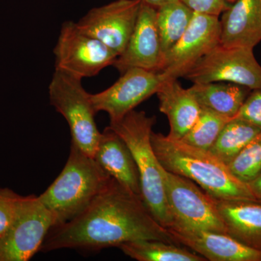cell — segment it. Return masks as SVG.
<instances>
[{"mask_svg":"<svg viewBox=\"0 0 261 261\" xmlns=\"http://www.w3.org/2000/svg\"><path fill=\"white\" fill-rule=\"evenodd\" d=\"M151 141L163 168L192 180L216 200H256L248 185L210 150L154 132Z\"/></svg>","mask_w":261,"mask_h":261,"instance_id":"obj_2","label":"cell"},{"mask_svg":"<svg viewBox=\"0 0 261 261\" xmlns=\"http://www.w3.org/2000/svg\"><path fill=\"white\" fill-rule=\"evenodd\" d=\"M127 256L138 261H205L198 253L180 245L162 240H144L122 244L118 247Z\"/></svg>","mask_w":261,"mask_h":261,"instance_id":"obj_20","label":"cell"},{"mask_svg":"<svg viewBox=\"0 0 261 261\" xmlns=\"http://www.w3.org/2000/svg\"><path fill=\"white\" fill-rule=\"evenodd\" d=\"M221 15L220 44L253 49L260 42L261 0H236Z\"/></svg>","mask_w":261,"mask_h":261,"instance_id":"obj_16","label":"cell"},{"mask_svg":"<svg viewBox=\"0 0 261 261\" xmlns=\"http://www.w3.org/2000/svg\"><path fill=\"white\" fill-rule=\"evenodd\" d=\"M94 159L111 177L142 197L140 173L135 159L124 141L109 126L101 132Z\"/></svg>","mask_w":261,"mask_h":261,"instance_id":"obj_15","label":"cell"},{"mask_svg":"<svg viewBox=\"0 0 261 261\" xmlns=\"http://www.w3.org/2000/svg\"><path fill=\"white\" fill-rule=\"evenodd\" d=\"M162 175L168 210L173 220L171 226L226 233L216 199L189 178L163 168Z\"/></svg>","mask_w":261,"mask_h":261,"instance_id":"obj_7","label":"cell"},{"mask_svg":"<svg viewBox=\"0 0 261 261\" xmlns=\"http://www.w3.org/2000/svg\"><path fill=\"white\" fill-rule=\"evenodd\" d=\"M193 15L194 12L181 0H173L157 8L156 23L163 58L186 32Z\"/></svg>","mask_w":261,"mask_h":261,"instance_id":"obj_21","label":"cell"},{"mask_svg":"<svg viewBox=\"0 0 261 261\" xmlns=\"http://www.w3.org/2000/svg\"><path fill=\"white\" fill-rule=\"evenodd\" d=\"M236 116L261 128V89L250 92Z\"/></svg>","mask_w":261,"mask_h":261,"instance_id":"obj_26","label":"cell"},{"mask_svg":"<svg viewBox=\"0 0 261 261\" xmlns=\"http://www.w3.org/2000/svg\"><path fill=\"white\" fill-rule=\"evenodd\" d=\"M201 108L233 118L238 114L251 89L229 82L194 84L189 88Z\"/></svg>","mask_w":261,"mask_h":261,"instance_id":"obj_19","label":"cell"},{"mask_svg":"<svg viewBox=\"0 0 261 261\" xmlns=\"http://www.w3.org/2000/svg\"><path fill=\"white\" fill-rule=\"evenodd\" d=\"M181 245L211 261H261V250L243 245L226 233L173 226L167 228Z\"/></svg>","mask_w":261,"mask_h":261,"instance_id":"obj_14","label":"cell"},{"mask_svg":"<svg viewBox=\"0 0 261 261\" xmlns=\"http://www.w3.org/2000/svg\"><path fill=\"white\" fill-rule=\"evenodd\" d=\"M142 0H115L89 10L77 22L82 32L95 38L118 56L137 23Z\"/></svg>","mask_w":261,"mask_h":261,"instance_id":"obj_12","label":"cell"},{"mask_svg":"<svg viewBox=\"0 0 261 261\" xmlns=\"http://www.w3.org/2000/svg\"><path fill=\"white\" fill-rule=\"evenodd\" d=\"M18 196L10 189H0V236L2 238L9 229L14 219Z\"/></svg>","mask_w":261,"mask_h":261,"instance_id":"obj_25","label":"cell"},{"mask_svg":"<svg viewBox=\"0 0 261 261\" xmlns=\"http://www.w3.org/2000/svg\"><path fill=\"white\" fill-rule=\"evenodd\" d=\"M56 69L83 80L97 75L113 65L118 55L100 41L80 30L76 23L66 21L54 48Z\"/></svg>","mask_w":261,"mask_h":261,"instance_id":"obj_9","label":"cell"},{"mask_svg":"<svg viewBox=\"0 0 261 261\" xmlns=\"http://www.w3.org/2000/svg\"><path fill=\"white\" fill-rule=\"evenodd\" d=\"M156 119L144 111H130L110 128L124 141L140 173L142 198L154 219L168 228L173 224L168 210L162 175V166L152 145V128Z\"/></svg>","mask_w":261,"mask_h":261,"instance_id":"obj_4","label":"cell"},{"mask_svg":"<svg viewBox=\"0 0 261 261\" xmlns=\"http://www.w3.org/2000/svg\"><path fill=\"white\" fill-rule=\"evenodd\" d=\"M221 42L220 17L194 13L186 32L163 58V80L183 78L201 58Z\"/></svg>","mask_w":261,"mask_h":261,"instance_id":"obj_10","label":"cell"},{"mask_svg":"<svg viewBox=\"0 0 261 261\" xmlns=\"http://www.w3.org/2000/svg\"><path fill=\"white\" fill-rule=\"evenodd\" d=\"M144 240L180 245L154 219L141 196L111 178L83 212L51 228L40 252L61 249L99 250Z\"/></svg>","mask_w":261,"mask_h":261,"instance_id":"obj_1","label":"cell"},{"mask_svg":"<svg viewBox=\"0 0 261 261\" xmlns=\"http://www.w3.org/2000/svg\"><path fill=\"white\" fill-rule=\"evenodd\" d=\"M156 94L160 111L169 121L168 137L181 140L198 119L202 108L190 89L184 88L176 79L163 81Z\"/></svg>","mask_w":261,"mask_h":261,"instance_id":"obj_17","label":"cell"},{"mask_svg":"<svg viewBox=\"0 0 261 261\" xmlns=\"http://www.w3.org/2000/svg\"><path fill=\"white\" fill-rule=\"evenodd\" d=\"M231 172L248 184L261 173V132L227 165Z\"/></svg>","mask_w":261,"mask_h":261,"instance_id":"obj_24","label":"cell"},{"mask_svg":"<svg viewBox=\"0 0 261 261\" xmlns=\"http://www.w3.org/2000/svg\"><path fill=\"white\" fill-rule=\"evenodd\" d=\"M183 78L193 84L229 82L254 90L261 89V65L254 56L253 49L219 44Z\"/></svg>","mask_w":261,"mask_h":261,"instance_id":"obj_8","label":"cell"},{"mask_svg":"<svg viewBox=\"0 0 261 261\" xmlns=\"http://www.w3.org/2000/svg\"><path fill=\"white\" fill-rule=\"evenodd\" d=\"M82 80L55 70L49 85L50 104L61 113L69 126L71 143L93 158L101 132L98 130L90 94L84 89Z\"/></svg>","mask_w":261,"mask_h":261,"instance_id":"obj_5","label":"cell"},{"mask_svg":"<svg viewBox=\"0 0 261 261\" xmlns=\"http://www.w3.org/2000/svg\"><path fill=\"white\" fill-rule=\"evenodd\" d=\"M163 81L160 72L129 68L109 88L90 94L91 101L96 113H107L110 123H116L157 93Z\"/></svg>","mask_w":261,"mask_h":261,"instance_id":"obj_11","label":"cell"},{"mask_svg":"<svg viewBox=\"0 0 261 261\" xmlns=\"http://www.w3.org/2000/svg\"><path fill=\"white\" fill-rule=\"evenodd\" d=\"M54 214L39 196L19 195L14 219L2 238L0 261H28L41 247L51 228Z\"/></svg>","mask_w":261,"mask_h":261,"instance_id":"obj_6","label":"cell"},{"mask_svg":"<svg viewBox=\"0 0 261 261\" xmlns=\"http://www.w3.org/2000/svg\"><path fill=\"white\" fill-rule=\"evenodd\" d=\"M156 14L157 8L142 1L126 47L113 65L121 74L132 68L158 72L161 70L163 55Z\"/></svg>","mask_w":261,"mask_h":261,"instance_id":"obj_13","label":"cell"},{"mask_svg":"<svg viewBox=\"0 0 261 261\" xmlns=\"http://www.w3.org/2000/svg\"><path fill=\"white\" fill-rule=\"evenodd\" d=\"M194 13L220 17L230 6L229 0H181Z\"/></svg>","mask_w":261,"mask_h":261,"instance_id":"obj_27","label":"cell"},{"mask_svg":"<svg viewBox=\"0 0 261 261\" xmlns=\"http://www.w3.org/2000/svg\"><path fill=\"white\" fill-rule=\"evenodd\" d=\"M1 245H2V237L0 236V250H1Z\"/></svg>","mask_w":261,"mask_h":261,"instance_id":"obj_30","label":"cell"},{"mask_svg":"<svg viewBox=\"0 0 261 261\" xmlns=\"http://www.w3.org/2000/svg\"><path fill=\"white\" fill-rule=\"evenodd\" d=\"M260 132L253 123L233 117L225 125L210 151L228 165Z\"/></svg>","mask_w":261,"mask_h":261,"instance_id":"obj_22","label":"cell"},{"mask_svg":"<svg viewBox=\"0 0 261 261\" xmlns=\"http://www.w3.org/2000/svg\"><path fill=\"white\" fill-rule=\"evenodd\" d=\"M231 118L202 108L195 125L181 140L194 147L210 150L223 128Z\"/></svg>","mask_w":261,"mask_h":261,"instance_id":"obj_23","label":"cell"},{"mask_svg":"<svg viewBox=\"0 0 261 261\" xmlns=\"http://www.w3.org/2000/svg\"><path fill=\"white\" fill-rule=\"evenodd\" d=\"M247 185L250 187L255 200L261 203V173Z\"/></svg>","mask_w":261,"mask_h":261,"instance_id":"obj_28","label":"cell"},{"mask_svg":"<svg viewBox=\"0 0 261 261\" xmlns=\"http://www.w3.org/2000/svg\"><path fill=\"white\" fill-rule=\"evenodd\" d=\"M216 202L226 233L250 248L261 250L260 202L216 199Z\"/></svg>","mask_w":261,"mask_h":261,"instance_id":"obj_18","label":"cell"},{"mask_svg":"<svg viewBox=\"0 0 261 261\" xmlns=\"http://www.w3.org/2000/svg\"><path fill=\"white\" fill-rule=\"evenodd\" d=\"M111 178L93 158L71 143L64 168L39 198L59 226L83 212Z\"/></svg>","mask_w":261,"mask_h":261,"instance_id":"obj_3","label":"cell"},{"mask_svg":"<svg viewBox=\"0 0 261 261\" xmlns=\"http://www.w3.org/2000/svg\"><path fill=\"white\" fill-rule=\"evenodd\" d=\"M142 1L145 2L147 4L152 5L154 8H158L161 5L166 4V3L172 2L173 0H142Z\"/></svg>","mask_w":261,"mask_h":261,"instance_id":"obj_29","label":"cell"}]
</instances>
